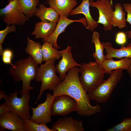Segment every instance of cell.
Here are the masks:
<instances>
[{
	"instance_id": "obj_31",
	"label": "cell",
	"mask_w": 131,
	"mask_h": 131,
	"mask_svg": "<svg viewBox=\"0 0 131 131\" xmlns=\"http://www.w3.org/2000/svg\"><path fill=\"white\" fill-rule=\"evenodd\" d=\"M123 6L124 10L127 13L126 22L131 25V3H124Z\"/></svg>"
},
{
	"instance_id": "obj_1",
	"label": "cell",
	"mask_w": 131,
	"mask_h": 131,
	"mask_svg": "<svg viewBox=\"0 0 131 131\" xmlns=\"http://www.w3.org/2000/svg\"><path fill=\"white\" fill-rule=\"evenodd\" d=\"M79 68L74 67L69 70L65 78L53 90L55 97L65 94L72 97L76 101L77 107L76 111L82 116H90L100 112L99 105H92L88 93L84 89L80 80Z\"/></svg>"
},
{
	"instance_id": "obj_24",
	"label": "cell",
	"mask_w": 131,
	"mask_h": 131,
	"mask_svg": "<svg viewBox=\"0 0 131 131\" xmlns=\"http://www.w3.org/2000/svg\"><path fill=\"white\" fill-rule=\"evenodd\" d=\"M18 6L21 11L29 18L35 15L40 3L39 0H18Z\"/></svg>"
},
{
	"instance_id": "obj_28",
	"label": "cell",
	"mask_w": 131,
	"mask_h": 131,
	"mask_svg": "<svg viewBox=\"0 0 131 131\" xmlns=\"http://www.w3.org/2000/svg\"><path fill=\"white\" fill-rule=\"evenodd\" d=\"M15 25L13 24L10 26H7L5 29L0 31V54L1 55L4 50L2 45L5 38L8 34L16 31Z\"/></svg>"
},
{
	"instance_id": "obj_7",
	"label": "cell",
	"mask_w": 131,
	"mask_h": 131,
	"mask_svg": "<svg viewBox=\"0 0 131 131\" xmlns=\"http://www.w3.org/2000/svg\"><path fill=\"white\" fill-rule=\"evenodd\" d=\"M8 3L0 10V19L7 24V26L11 24L23 26L28 21L29 18L19 8L18 0H11Z\"/></svg>"
},
{
	"instance_id": "obj_16",
	"label": "cell",
	"mask_w": 131,
	"mask_h": 131,
	"mask_svg": "<svg viewBox=\"0 0 131 131\" xmlns=\"http://www.w3.org/2000/svg\"><path fill=\"white\" fill-rule=\"evenodd\" d=\"M106 53L105 55L106 59L116 58L121 59L123 57L131 58V41L126 46L121 45L120 49L113 48L112 43L109 42H103Z\"/></svg>"
},
{
	"instance_id": "obj_2",
	"label": "cell",
	"mask_w": 131,
	"mask_h": 131,
	"mask_svg": "<svg viewBox=\"0 0 131 131\" xmlns=\"http://www.w3.org/2000/svg\"><path fill=\"white\" fill-rule=\"evenodd\" d=\"M39 68L38 64L31 56L19 60L10 67L9 73L14 81L22 82L19 93L24 94L35 88L30 84L31 81L35 79Z\"/></svg>"
},
{
	"instance_id": "obj_37",
	"label": "cell",
	"mask_w": 131,
	"mask_h": 131,
	"mask_svg": "<svg viewBox=\"0 0 131 131\" xmlns=\"http://www.w3.org/2000/svg\"><path fill=\"white\" fill-rule=\"evenodd\" d=\"M94 0H90V1H94Z\"/></svg>"
},
{
	"instance_id": "obj_21",
	"label": "cell",
	"mask_w": 131,
	"mask_h": 131,
	"mask_svg": "<svg viewBox=\"0 0 131 131\" xmlns=\"http://www.w3.org/2000/svg\"><path fill=\"white\" fill-rule=\"evenodd\" d=\"M27 40L26 53L31 56L37 64H41L43 61L42 45L40 43L31 39L29 37Z\"/></svg>"
},
{
	"instance_id": "obj_10",
	"label": "cell",
	"mask_w": 131,
	"mask_h": 131,
	"mask_svg": "<svg viewBox=\"0 0 131 131\" xmlns=\"http://www.w3.org/2000/svg\"><path fill=\"white\" fill-rule=\"evenodd\" d=\"M46 98L44 102L38 104L35 108H30L32 115L30 119L38 123H47L52 121L51 107L55 97L49 93L46 94Z\"/></svg>"
},
{
	"instance_id": "obj_8",
	"label": "cell",
	"mask_w": 131,
	"mask_h": 131,
	"mask_svg": "<svg viewBox=\"0 0 131 131\" xmlns=\"http://www.w3.org/2000/svg\"><path fill=\"white\" fill-rule=\"evenodd\" d=\"M77 104L75 100L70 96L62 94L56 96L51 107V115L65 116L76 111Z\"/></svg>"
},
{
	"instance_id": "obj_3",
	"label": "cell",
	"mask_w": 131,
	"mask_h": 131,
	"mask_svg": "<svg viewBox=\"0 0 131 131\" xmlns=\"http://www.w3.org/2000/svg\"><path fill=\"white\" fill-rule=\"evenodd\" d=\"M80 82L88 93L97 87L104 80L105 71L101 65L96 61L83 63L79 68Z\"/></svg>"
},
{
	"instance_id": "obj_23",
	"label": "cell",
	"mask_w": 131,
	"mask_h": 131,
	"mask_svg": "<svg viewBox=\"0 0 131 131\" xmlns=\"http://www.w3.org/2000/svg\"><path fill=\"white\" fill-rule=\"evenodd\" d=\"M100 35L98 32H94L91 42L94 44L95 47V51L92 54L93 56L95 61L102 65L106 58L103 53L104 46L100 40Z\"/></svg>"
},
{
	"instance_id": "obj_33",
	"label": "cell",
	"mask_w": 131,
	"mask_h": 131,
	"mask_svg": "<svg viewBox=\"0 0 131 131\" xmlns=\"http://www.w3.org/2000/svg\"><path fill=\"white\" fill-rule=\"evenodd\" d=\"M8 96L7 95L5 92L1 90L0 91V99L2 98L5 99L8 97Z\"/></svg>"
},
{
	"instance_id": "obj_35",
	"label": "cell",
	"mask_w": 131,
	"mask_h": 131,
	"mask_svg": "<svg viewBox=\"0 0 131 131\" xmlns=\"http://www.w3.org/2000/svg\"><path fill=\"white\" fill-rule=\"evenodd\" d=\"M128 37L131 39V30L126 32H125Z\"/></svg>"
},
{
	"instance_id": "obj_4",
	"label": "cell",
	"mask_w": 131,
	"mask_h": 131,
	"mask_svg": "<svg viewBox=\"0 0 131 131\" xmlns=\"http://www.w3.org/2000/svg\"><path fill=\"white\" fill-rule=\"evenodd\" d=\"M56 60L52 59L41 64L35 78L37 82H41L39 92L35 103L40 99L43 92L48 89L53 90L62 81L56 75L55 64Z\"/></svg>"
},
{
	"instance_id": "obj_20",
	"label": "cell",
	"mask_w": 131,
	"mask_h": 131,
	"mask_svg": "<svg viewBox=\"0 0 131 131\" xmlns=\"http://www.w3.org/2000/svg\"><path fill=\"white\" fill-rule=\"evenodd\" d=\"M57 23L38 22L35 24L34 30L32 34L35 38L44 39L51 34L55 29Z\"/></svg>"
},
{
	"instance_id": "obj_6",
	"label": "cell",
	"mask_w": 131,
	"mask_h": 131,
	"mask_svg": "<svg viewBox=\"0 0 131 131\" xmlns=\"http://www.w3.org/2000/svg\"><path fill=\"white\" fill-rule=\"evenodd\" d=\"M17 91L14 93H10L8 96L5 99L9 111L14 113L24 120L30 119V115L29 102L30 97L29 91L21 94L22 97L18 98L19 93Z\"/></svg>"
},
{
	"instance_id": "obj_36",
	"label": "cell",
	"mask_w": 131,
	"mask_h": 131,
	"mask_svg": "<svg viewBox=\"0 0 131 131\" xmlns=\"http://www.w3.org/2000/svg\"><path fill=\"white\" fill-rule=\"evenodd\" d=\"M8 0V2H9L10 1H11V0Z\"/></svg>"
},
{
	"instance_id": "obj_29",
	"label": "cell",
	"mask_w": 131,
	"mask_h": 131,
	"mask_svg": "<svg viewBox=\"0 0 131 131\" xmlns=\"http://www.w3.org/2000/svg\"><path fill=\"white\" fill-rule=\"evenodd\" d=\"M2 60L3 62L6 64H9L11 66L13 65L11 62L13 56L12 51L9 49L4 50L2 55Z\"/></svg>"
},
{
	"instance_id": "obj_11",
	"label": "cell",
	"mask_w": 131,
	"mask_h": 131,
	"mask_svg": "<svg viewBox=\"0 0 131 131\" xmlns=\"http://www.w3.org/2000/svg\"><path fill=\"white\" fill-rule=\"evenodd\" d=\"M71 49L72 47L68 46L66 49L59 52L61 59L56 67L57 72L62 81L64 80L66 72L69 70L74 67H80L82 65L77 63L73 58Z\"/></svg>"
},
{
	"instance_id": "obj_13",
	"label": "cell",
	"mask_w": 131,
	"mask_h": 131,
	"mask_svg": "<svg viewBox=\"0 0 131 131\" xmlns=\"http://www.w3.org/2000/svg\"><path fill=\"white\" fill-rule=\"evenodd\" d=\"M0 126L2 130L7 129L13 131H26L24 120L9 111L0 116Z\"/></svg>"
},
{
	"instance_id": "obj_27",
	"label": "cell",
	"mask_w": 131,
	"mask_h": 131,
	"mask_svg": "<svg viewBox=\"0 0 131 131\" xmlns=\"http://www.w3.org/2000/svg\"><path fill=\"white\" fill-rule=\"evenodd\" d=\"M106 131H131V117L124 119L119 123L106 130Z\"/></svg>"
},
{
	"instance_id": "obj_34",
	"label": "cell",
	"mask_w": 131,
	"mask_h": 131,
	"mask_svg": "<svg viewBox=\"0 0 131 131\" xmlns=\"http://www.w3.org/2000/svg\"><path fill=\"white\" fill-rule=\"evenodd\" d=\"M127 71L130 78H131V63L127 70Z\"/></svg>"
},
{
	"instance_id": "obj_22",
	"label": "cell",
	"mask_w": 131,
	"mask_h": 131,
	"mask_svg": "<svg viewBox=\"0 0 131 131\" xmlns=\"http://www.w3.org/2000/svg\"><path fill=\"white\" fill-rule=\"evenodd\" d=\"M114 8L111 19L112 26L120 29L126 27V12L123 10V6L121 3H118L115 4Z\"/></svg>"
},
{
	"instance_id": "obj_12",
	"label": "cell",
	"mask_w": 131,
	"mask_h": 131,
	"mask_svg": "<svg viewBox=\"0 0 131 131\" xmlns=\"http://www.w3.org/2000/svg\"><path fill=\"white\" fill-rule=\"evenodd\" d=\"M75 22L81 23L85 27L87 26L86 18H81L77 20H73L69 19L66 16L60 15L59 20L54 31L51 34L43 39L42 41L50 43L57 49H60V47L57 43L59 35L65 31V29L69 25Z\"/></svg>"
},
{
	"instance_id": "obj_5",
	"label": "cell",
	"mask_w": 131,
	"mask_h": 131,
	"mask_svg": "<svg viewBox=\"0 0 131 131\" xmlns=\"http://www.w3.org/2000/svg\"><path fill=\"white\" fill-rule=\"evenodd\" d=\"M123 70L118 69L112 71L107 79L104 80L97 87L88 93L90 99L99 103H105L109 100L117 84L123 76Z\"/></svg>"
},
{
	"instance_id": "obj_14",
	"label": "cell",
	"mask_w": 131,
	"mask_h": 131,
	"mask_svg": "<svg viewBox=\"0 0 131 131\" xmlns=\"http://www.w3.org/2000/svg\"><path fill=\"white\" fill-rule=\"evenodd\" d=\"M54 131H84L81 121L74 119L72 117H65L58 119L51 126Z\"/></svg>"
},
{
	"instance_id": "obj_19",
	"label": "cell",
	"mask_w": 131,
	"mask_h": 131,
	"mask_svg": "<svg viewBox=\"0 0 131 131\" xmlns=\"http://www.w3.org/2000/svg\"><path fill=\"white\" fill-rule=\"evenodd\" d=\"M131 63V58L123 57L116 61L112 58L106 59L102 65L106 73L109 74L112 70L118 69L127 70Z\"/></svg>"
},
{
	"instance_id": "obj_25",
	"label": "cell",
	"mask_w": 131,
	"mask_h": 131,
	"mask_svg": "<svg viewBox=\"0 0 131 131\" xmlns=\"http://www.w3.org/2000/svg\"><path fill=\"white\" fill-rule=\"evenodd\" d=\"M43 60L47 61L52 59L58 60L61 58L60 51L57 50L50 43L43 42L42 45Z\"/></svg>"
},
{
	"instance_id": "obj_26",
	"label": "cell",
	"mask_w": 131,
	"mask_h": 131,
	"mask_svg": "<svg viewBox=\"0 0 131 131\" xmlns=\"http://www.w3.org/2000/svg\"><path fill=\"white\" fill-rule=\"evenodd\" d=\"M26 131H54L50 129L44 123H38L34 122L30 119L24 120Z\"/></svg>"
},
{
	"instance_id": "obj_30",
	"label": "cell",
	"mask_w": 131,
	"mask_h": 131,
	"mask_svg": "<svg viewBox=\"0 0 131 131\" xmlns=\"http://www.w3.org/2000/svg\"><path fill=\"white\" fill-rule=\"evenodd\" d=\"M126 34L123 32L117 33L115 36V41L118 44L121 45H125L127 42Z\"/></svg>"
},
{
	"instance_id": "obj_9",
	"label": "cell",
	"mask_w": 131,
	"mask_h": 131,
	"mask_svg": "<svg viewBox=\"0 0 131 131\" xmlns=\"http://www.w3.org/2000/svg\"><path fill=\"white\" fill-rule=\"evenodd\" d=\"M90 6L97 8L99 13L98 24L103 25L105 31H111L113 29L111 19L113 11L112 4L109 0H97L90 1Z\"/></svg>"
},
{
	"instance_id": "obj_15",
	"label": "cell",
	"mask_w": 131,
	"mask_h": 131,
	"mask_svg": "<svg viewBox=\"0 0 131 131\" xmlns=\"http://www.w3.org/2000/svg\"><path fill=\"white\" fill-rule=\"evenodd\" d=\"M90 0H82L81 3L71 12L70 15L81 14L85 16L87 26L86 28L91 32H93L98 27V23L92 17L90 10Z\"/></svg>"
},
{
	"instance_id": "obj_32",
	"label": "cell",
	"mask_w": 131,
	"mask_h": 131,
	"mask_svg": "<svg viewBox=\"0 0 131 131\" xmlns=\"http://www.w3.org/2000/svg\"><path fill=\"white\" fill-rule=\"evenodd\" d=\"M9 111L8 108L6 104L5 103L0 106V116L3 115Z\"/></svg>"
},
{
	"instance_id": "obj_18",
	"label": "cell",
	"mask_w": 131,
	"mask_h": 131,
	"mask_svg": "<svg viewBox=\"0 0 131 131\" xmlns=\"http://www.w3.org/2000/svg\"><path fill=\"white\" fill-rule=\"evenodd\" d=\"M34 15L42 22L57 23L60 17L59 14L52 8H47L42 4H39Z\"/></svg>"
},
{
	"instance_id": "obj_17",
	"label": "cell",
	"mask_w": 131,
	"mask_h": 131,
	"mask_svg": "<svg viewBox=\"0 0 131 131\" xmlns=\"http://www.w3.org/2000/svg\"><path fill=\"white\" fill-rule=\"evenodd\" d=\"M48 2L60 15L67 17L77 4L76 0H48Z\"/></svg>"
}]
</instances>
